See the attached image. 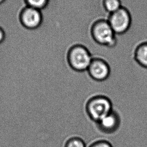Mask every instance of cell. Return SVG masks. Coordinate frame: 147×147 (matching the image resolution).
Segmentation results:
<instances>
[{
    "instance_id": "6da1fadb",
    "label": "cell",
    "mask_w": 147,
    "mask_h": 147,
    "mask_svg": "<svg viewBox=\"0 0 147 147\" xmlns=\"http://www.w3.org/2000/svg\"><path fill=\"white\" fill-rule=\"evenodd\" d=\"M113 110L111 100L105 96H94L90 98L86 103L87 114L90 119L96 123Z\"/></svg>"
},
{
    "instance_id": "7a4b0ae2",
    "label": "cell",
    "mask_w": 147,
    "mask_h": 147,
    "mask_svg": "<svg viewBox=\"0 0 147 147\" xmlns=\"http://www.w3.org/2000/svg\"><path fill=\"white\" fill-rule=\"evenodd\" d=\"M93 58L89 51L81 46H74L68 55V63L74 72L78 73L86 72Z\"/></svg>"
},
{
    "instance_id": "3957f363",
    "label": "cell",
    "mask_w": 147,
    "mask_h": 147,
    "mask_svg": "<svg viewBox=\"0 0 147 147\" xmlns=\"http://www.w3.org/2000/svg\"><path fill=\"white\" fill-rule=\"evenodd\" d=\"M92 34L95 41L101 45L113 48L117 43L115 33L107 21L101 20L94 24Z\"/></svg>"
},
{
    "instance_id": "277c9868",
    "label": "cell",
    "mask_w": 147,
    "mask_h": 147,
    "mask_svg": "<svg viewBox=\"0 0 147 147\" xmlns=\"http://www.w3.org/2000/svg\"><path fill=\"white\" fill-rule=\"evenodd\" d=\"M107 21L115 34H123L131 26V18L127 10L121 7L111 14Z\"/></svg>"
},
{
    "instance_id": "5b68a950",
    "label": "cell",
    "mask_w": 147,
    "mask_h": 147,
    "mask_svg": "<svg viewBox=\"0 0 147 147\" xmlns=\"http://www.w3.org/2000/svg\"><path fill=\"white\" fill-rule=\"evenodd\" d=\"M86 72L92 79L101 82L109 78L111 71L109 65L104 60L93 59Z\"/></svg>"
},
{
    "instance_id": "8992f818",
    "label": "cell",
    "mask_w": 147,
    "mask_h": 147,
    "mask_svg": "<svg viewBox=\"0 0 147 147\" xmlns=\"http://www.w3.org/2000/svg\"><path fill=\"white\" fill-rule=\"evenodd\" d=\"M20 19L26 28L34 29L38 28L41 24L42 14L40 10L27 6L22 11Z\"/></svg>"
},
{
    "instance_id": "52a82bcc",
    "label": "cell",
    "mask_w": 147,
    "mask_h": 147,
    "mask_svg": "<svg viewBox=\"0 0 147 147\" xmlns=\"http://www.w3.org/2000/svg\"><path fill=\"white\" fill-rule=\"evenodd\" d=\"M121 117L117 111L113 110L96 123L100 131L111 134L117 131L121 125Z\"/></svg>"
},
{
    "instance_id": "ba28073f",
    "label": "cell",
    "mask_w": 147,
    "mask_h": 147,
    "mask_svg": "<svg viewBox=\"0 0 147 147\" xmlns=\"http://www.w3.org/2000/svg\"><path fill=\"white\" fill-rule=\"evenodd\" d=\"M135 60L141 67L147 69V42L142 44L137 48Z\"/></svg>"
},
{
    "instance_id": "9c48e42d",
    "label": "cell",
    "mask_w": 147,
    "mask_h": 147,
    "mask_svg": "<svg viewBox=\"0 0 147 147\" xmlns=\"http://www.w3.org/2000/svg\"><path fill=\"white\" fill-rule=\"evenodd\" d=\"M103 5L105 10L109 14L117 11L121 8V4L119 0H104Z\"/></svg>"
},
{
    "instance_id": "30bf717a",
    "label": "cell",
    "mask_w": 147,
    "mask_h": 147,
    "mask_svg": "<svg viewBox=\"0 0 147 147\" xmlns=\"http://www.w3.org/2000/svg\"><path fill=\"white\" fill-rule=\"evenodd\" d=\"M64 147H86L82 139L78 137L69 138L66 142Z\"/></svg>"
},
{
    "instance_id": "8fae6325",
    "label": "cell",
    "mask_w": 147,
    "mask_h": 147,
    "mask_svg": "<svg viewBox=\"0 0 147 147\" xmlns=\"http://www.w3.org/2000/svg\"><path fill=\"white\" fill-rule=\"evenodd\" d=\"M27 6L38 10H42L48 4V0H25Z\"/></svg>"
},
{
    "instance_id": "7c38bea8",
    "label": "cell",
    "mask_w": 147,
    "mask_h": 147,
    "mask_svg": "<svg viewBox=\"0 0 147 147\" xmlns=\"http://www.w3.org/2000/svg\"><path fill=\"white\" fill-rule=\"evenodd\" d=\"M88 147H113L109 142L101 140L92 143Z\"/></svg>"
},
{
    "instance_id": "4fadbf2b",
    "label": "cell",
    "mask_w": 147,
    "mask_h": 147,
    "mask_svg": "<svg viewBox=\"0 0 147 147\" xmlns=\"http://www.w3.org/2000/svg\"><path fill=\"white\" fill-rule=\"evenodd\" d=\"M5 38V34H4V31L3 30L2 28H0V43H1Z\"/></svg>"
},
{
    "instance_id": "5bb4252c",
    "label": "cell",
    "mask_w": 147,
    "mask_h": 147,
    "mask_svg": "<svg viewBox=\"0 0 147 147\" xmlns=\"http://www.w3.org/2000/svg\"><path fill=\"white\" fill-rule=\"evenodd\" d=\"M5 1V0H0V4H2V3H3Z\"/></svg>"
}]
</instances>
